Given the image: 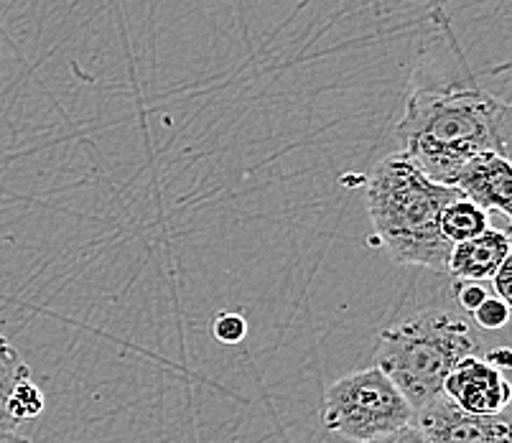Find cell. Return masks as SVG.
Instances as JSON below:
<instances>
[{"instance_id":"cell-1","label":"cell","mask_w":512,"mask_h":443,"mask_svg":"<svg viewBox=\"0 0 512 443\" xmlns=\"http://www.w3.org/2000/svg\"><path fill=\"white\" fill-rule=\"evenodd\" d=\"M395 135L428 179L451 186L459 166L474 153L510 156L512 110L484 90H416Z\"/></svg>"},{"instance_id":"cell-2","label":"cell","mask_w":512,"mask_h":443,"mask_svg":"<svg viewBox=\"0 0 512 443\" xmlns=\"http://www.w3.org/2000/svg\"><path fill=\"white\" fill-rule=\"evenodd\" d=\"M456 197L454 186L428 179L403 151L375 163L365 189L372 230L385 253L434 273H446L454 247L441 232V212Z\"/></svg>"},{"instance_id":"cell-3","label":"cell","mask_w":512,"mask_h":443,"mask_svg":"<svg viewBox=\"0 0 512 443\" xmlns=\"http://www.w3.org/2000/svg\"><path fill=\"white\" fill-rule=\"evenodd\" d=\"M482 352L467 321L426 309L380 334L375 365L395 382L413 410L444 395V380L464 357Z\"/></svg>"},{"instance_id":"cell-4","label":"cell","mask_w":512,"mask_h":443,"mask_svg":"<svg viewBox=\"0 0 512 443\" xmlns=\"http://www.w3.org/2000/svg\"><path fill=\"white\" fill-rule=\"evenodd\" d=\"M324 426L347 441L365 443L413 421V408L377 365L349 372L324 393Z\"/></svg>"},{"instance_id":"cell-5","label":"cell","mask_w":512,"mask_h":443,"mask_svg":"<svg viewBox=\"0 0 512 443\" xmlns=\"http://www.w3.org/2000/svg\"><path fill=\"white\" fill-rule=\"evenodd\" d=\"M413 423L431 443H510V423L505 415L467 413L446 395L413 410Z\"/></svg>"},{"instance_id":"cell-6","label":"cell","mask_w":512,"mask_h":443,"mask_svg":"<svg viewBox=\"0 0 512 443\" xmlns=\"http://www.w3.org/2000/svg\"><path fill=\"white\" fill-rule=\"evenodd\" d=\"M444 395L467 413L495 415L510 405L512 387L505 380V372L479 354H469L446 375Z\"/></svg>"},{"instance_id":"cell-7","label":"cell","mask_w":512,"mask_h":443,"mask_svg":"<svg viewBox=\"0 0 512 443\" xmlns=\"http://www.w3.org/2000/svg\"><path fill=\"white\" fill-rule=\"evenodd\" d=\"M451 186L484 212L502 217L512 214V166L507 156L492 151L474 153L459 166Z\"/></svg>"},{"instance_id":"cell-8","label":"cell","mask_w":512,"mask_h":443,"mask_svg":"<svg viewBox=\"0 0 512 443\" xmlns=\"http://www.w3.org/2000/svg\"><path fill=\"white\" fill-rule=\"evenodd\" d=\"M512 255V240L505 230L487 227L469 240L456 242L451 247L446 273L454 281H490L502 260Z\"/></svg>"},{"instance_id":"cell-9","label":"cell","mask_w":512,"mask_h":443,"mask_svg":"<svg viewBox=\"0 0 512 443\" xmlns=\"http://www.w3.org/2000/svg\"><path fill=\"white\" fill-rule=\"evenodd\" d=\"M31 370L29 365L23 362L21 354L16 352L8 337L0 331V433H11L16 431L21 423L8 413V398L16 390L18 382L29 380Z\"/></svg>"},{"instance_id":"cell-10","label":"cell","mask_w":512,"mask_h":443,"mask_svg":"<svg viewBox=\"0 0 512 443\" xmlns=\"http://www.w3.org/2000/svg\"><path fill=\"white\" fill-rule=\"evenodd\" d=\"M482 230H487V212L462 194L451 199L441 212V232L451 245L469 240Z\"/></svg>"},{"instance_id":"cell-11","label":"cell","mask_w":512,"mask_h":443,"mask_svg":"<svg viewBox=\"0 0 512 443\" xmlns=\"http://www.w3.org/2000/svg\"><path fill=\"white\" fill-rule=\"evenodd\" d=\"M44 408V395H41V390L34 385L31 377L29 380L18 382L16 390H13L11 398H8V413H11L18 423L34 421V418H39V415L44 413Z\"/></svg>"},{"instance_id":"cell-12","label":"cell","mask_w":512,"mask_h":443,"mask_svg":"<svg viewBox=\"0 0 512 443\" xmlns=\"http://www.w3.org/2000/svg\"><path fill=\"white\" fill-rule=\"evenodd\" d=\"M472 314L474 321H477L482 329L497 331L507 324V319H510V303L502 301L500 296H487Z\"/></svg>"},{"instance_id":"cell-13","label":"cell","mask_w":512,"mask_h":443,"mask_svg":"<svg viewBox=\"0 0 512 443\" xmlns=\"http://www.w3.org/2000/svg\"><path fill=\"white\" fill-rule=\"evenodd\" d=\"M248 334V321L242 319L240 314H227L222 311L217 319H214V337L220 339L222 344H240Z\"/></svg>"},{"instance_id":"cell-14","label":"cell","mask_w":512,"mask_h":443,"mask_svg":"<svg viewBox=\"0 0 512 443\" xmlns=\"http://www.w3.org/2000/svg\"><path fill=\"white\" fill-rule=\"evenodd\" d=\"M365 443H431V438H428L426 433H423L421 428L411 421V423H406V426L395 428V431L385 433V436L370 438V441H365Z\"/></svg>"},{"instance_id":"cell-15","label":"cell","mask_w":512,"mask_h":443,"mask_svg":"<svg viewBox=\"0 0 512 443\" xmlns=\"http://www.w3.org/2000/svg\"><path fill=\"white\" fill-rule=\"evenodd\" d=\"M456 283H459V286H456V298H459V306H462L464 311H469V314L477 309L484 298L490 296V293L484 291L482 283H477V281H456Z\"/></svg>"},{"instance_id":"cell-16","label":"cell","mask_w":512,"mask_h":443,"mask_svg":"<svg viewBox=\"0 0 512 443\" xmlns=\"http://www.w3.org/2000/svg\"><path fill=\"white\" fill-rule=\"evenodd\" d=\"M510 278H512V255H507V258L502 260L500 268L495 270V275L490 278V281L495 283V296H500L502 301H507V303L512 301Z\"/></svg>"},{"instance_id":"cell-17","label":"cell","mask_w":512,"mask_h":443,"mask_svg":"<svg viewBox=\"0 0 512 443\" xmlns=\"http://www.w3.org/2000/svg\"><path fill=\"white\" fill-rule=\"evenodd\" d=\"M484 359H487L492 367H497L500 372H507L512 365V352L507 347H497V349H492V352L484 354Z\"/></svg>"},{"instance_id":"cell-18","label":"cell","mask_w":512,"mask_h":443,"mask_svg":"<svg viewBox=\"0 0 512 443\" xmlns=\"http://www.w3.org/2000/svg\"><path fill=\"white\" fill-rule=\"evenodd\" d=\"M0 443H31V441L29 438L16 436V431H11V433H0Z\"/></svg>"}]
</instances>
